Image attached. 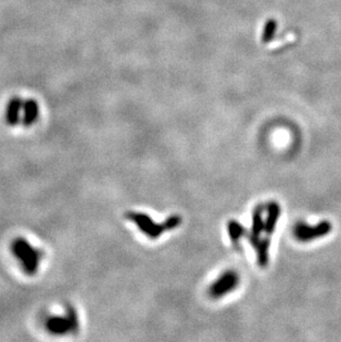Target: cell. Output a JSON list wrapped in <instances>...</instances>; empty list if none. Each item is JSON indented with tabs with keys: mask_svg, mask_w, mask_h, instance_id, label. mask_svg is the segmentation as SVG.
<instances>
[{
	"mask_svg": "<svg viewBox=\"0 0 341 342\" xmlns=\"http://www.w3.org/2000/svg\"><path fill=\"white\" fill-rule=\"evenodd\" d=\"M228 229V235L229 238L232 240V243L235 245H238L239 240L242 237L246 236L247 230L245 229L244 226L242 224H239L236 220H230L227 226Z\"/></svg>",
	"mask_w": 341,
	"mask_h": 342,
	"instance_id": "cell-8",
	"label": "cell"
},
{
	"mask_svg": "<svg viewBox=\"0 0 341 342\" xmlns=\"http://www.w3.org/2000/svg\"><path fill=\"white\" fill-rule=\"evenodd\" d=\"M180 224H182V217H179V216H176V215L170 216V217H169L164 222V225H165V227H167V230L175 229Z\"/></svg>",
	"mask_w": 341,
	"mask_h": 342,
	"instance_id": "cell-11",
	"label": "cell"
},
{
	"mask_svg": "<svg viewBox=\"0 0 341 342\" xmlns=\"http://www.w3.org/2000/svg\"><path fill=\"white\" fill-rule=\"evenodd\" d=\"M239 284V277L234 271H227L224 273L219 278L214 281V284L210 286L209 295L213 298H220L225 295L229 294L230 291L235 290V288Z\"/></svg>",
	"mask_w": 341,
	"mask_h": 342,
	"instance_id": "cell-5",
	"label": "cell"
},
{
	"mask_svg": "<svg viewBox=\"0 0 341 342\" xmlns=\"http://www.w3.org/2000/svg\"><path fill=\"white\" fill-rule=\"evenodd\" d=\"M47 329L50 333L58 336L73 334L79 329V316L76 308L67 306L62 314L49 317L46 321Z\"/></svg>",
	"mask_w": 341,
	"mask_h": 342,
	"instance_id": "cell-2",
	"label": "cell"
},
{
	"mask_svg": "<svg viewBox=\"0 0 341 342\" xmlns=\"http://www.w3.org/2000/svg\"><path fill=\"white\" fill-rule=\"evenodd\" d=\"M11 249L24 273L30 276L38 273L43 259V251L41 249L33 246L26 238H17L12 243Z\"/></svg>",
	"mask_w": 341,
	"mask_h": 342,
	"instance_id": "cell-1",
	"label": "cell"
},
{
	"mask_svg": "<svg viewBox=\"0 0 341 342\" xmlns=\"http://www.w3.org/2000/svg\"><path fill=\"white\" fill-rule=\"evenodd\" d=\"M280 212H282V210H280V206L277 203L272 202L267 206V217H266L265 220L264 231L266 233V236H268V237H270L275 231L276 225H277L280 216Z\"/></svg>",
	"mask_w": 341,
	"mask_h": 342,
	"instance_id": "cell-6",
	"label": "cell"
},
{
	"mask_svg": "<svg viewBox=\"0 0 341 342\" xmlns=\"http://www.w3.org/2000/svg\"><path fill=\"white\" fill-rule=\"evenodd\" d=\"M264 229H265V220L263 219V207L262 206H257V207L254 209V213H253V225H252L250 234L259 237V235L262 234V231Z\"/></svg>",
	"mask_w": 341,
	"mask_h": 342,
	"instance_id": "cell-9",
	"label": "cell"
},
{
	"mask_svg": "<svg viewBox=\"0 0 341 342\" xmlns=\"http://www.w3.org/2000/svg\"><path fill=\"white\" fill-rule=\"evenodd\" d=\"M269 248H270V238L265 237L260 238L255 249L257 251V263L259 267H266L269 259Z\"/></svg>",
	"mask_w": 341,
	"mask_h": 342,
	"instance_id": "cell-7",
	"label": "cell"
},
{
	"mask_svg": "<svg viewBox=\"0 0 341 342\" xmlns=\"http://www.w3.org/2000/svg\"><path fill=\"white\" fill-rule=\"evenodd\" d=\"M333 230V225L328 220H324L317 225H307V224H299L295 228V237L299 241H310L318 238L325 237Z\"/></svg>",
	"mask_w": 341,
	"mask_h": 342,
	"instance_id": "cell-4",
	"label": "cell"
},
{
	"mask_svg": "<svg viewBox=\"0 0 341 342\" xmlns=\"http://www.w3.org/2000/svg\"><path fill=\"white\" fill-rule=\"evenodd\" d=\"M276 27H277V24H276L274 20H269V21H267V23H266V26H265V29H264L263 37H262L263 42H265V43L268 42L269 40L273 38Z\"/></svg>",
	"mask_w": 341,
	"mask_h": 342,
	"instance_id": "cell-10",
	"label": "cell"
},
{
	"mask_svg": "<svg viewBox=\"0 0 341 342\" xmlns=\"http://www.w3.org/2000/svg\"><path fill=\"white\" fill-rule=\"evenodd\" d=\"M125 216H127V218L129 220H131V222L137 225L138 228L141 230L144 235H147L148 237L151 239L159 238L164 231H167V227H165L164 223H154L152 218L145 214L129 212Z\"/></svg>",
	"mask_w": 341,
	"mask_h": 342,
	"instance_id": "cell-3",
	"label": "cell"
}]
</instances>
